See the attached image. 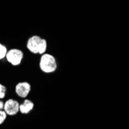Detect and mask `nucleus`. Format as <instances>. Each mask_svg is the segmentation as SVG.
I'll use <instances>...</instances> for the list:
<instances>
[{"mask_svg": "<svg viewBox=\"0 0 129 129\" xmlns=\"http://www.w3.org/2000/svg\"><path fill=\"white\" fill-rule=\"evenodd\" d=\"M26 49L33 54L43 55L48 49V43L46 39L38 35H33L28 38L26 43Z\"/></svg>", "mask_w": 129, "mask_h": 129, "instance_id": "obj_1", "label": "nucleus"}, {"mask_svg": "<svg viewBox=\"0 0 129 129\" xmlns=\"http://www.w3.org/2000/svg\"><path fill=\"white\" fill-rule=\"evenodd\" d=\"M39 65L40 70L46 74L53 73L57 68L56 58L52 54L47 53L41 55Z\"/></svg>", "mask_w": 129, "mask_h": 129, "instance_id": "obj_2", "label": "nucleus"}, {"mask_svg": "<svg viewBox=\"0 0 129 129\" xmlns=\"http://www.w3.org/2000/svg\"><path fill=\"white\" fill-rule=\"evenodd\" d=\"M23 56H24V54H23V52L21 50L13 48L8 50L6 59L13 66H18L21 63Z\"/></svg>", "mask_w": 129, "mask_h": 129, "instance_id": "obj_3", "label": "nucleus"}, {"mask_svg": "<svg viewBox=\"0 0 129 129\" xmlns=\"http://www.w3.org/2000/svg\"><path fill=\"white\" fill-rule=\"evenodd\" d=\"M4 111L7 115H16L19 111V104L17 101L13 99H9L4 104Z\"/></svg>", "mask_w": 129, "mask_h": 129, "instance_id": "obj_4", "label": "nucleus"}, {"mask_svg": "<svg viewBox=\"0 0 129 129\" xmlns=\"http://www.w3.org/2000/svg\"><path fill=\"white\" fill-rule=\"evenodd\" d=\"M16 94L22 98H25L28 96L31 90V85L28 82H19L16 86Z\"/></svg>", "mask_w": 129, "mask_h": 129, "instance_id": "obj_5", "label": "nucleus"}, {"mask_svg": "<svg viewBox=\"0 0 129 129\" xmlns=\"http://www.w3.org/2000/svg\"><path fill=\"white\" fill-rule=\"evenodd\" d=\"M34 107V104L30 100H25L22 104H19V111L22 114H28L29 113Z\"/></svg>", "mask_w": 129, "mask_h": 129, "instance_id": "obj_6", "label": "nucleus"}, {"mask_svg": "<svg viewBox=\"0 0 129 129\" xmlns=\"http://www.w3.org/2000/svg\"><path fill=\"white\" fill-rule=\"evenodd\" d=\"M7 52H8V49L6 47V46H5L2 43H0V60L5 59Z\"/></svg>", "mask_w": 129, "mask_h": 129, "instance_id": "obj_7", "label": "nucleus"}, {"mask_svg": "<svg viewBox=\"0 0 129 129\" xmlns=\"http://www.w3.org/2000/svg\"><path fill=\"white\" fill-rule=\"evenodd\" d=\"M6 87L0 84V99H3L5 98L6 96Z\"/></svg>", "mask_w": 129, "mask_h": 129, "instance_id": "obj_8", "label": "nucleus"}, {"mask_svg": "<svg viewBox=\"0 0 129 129\" xmlns=\"http://www.w3.org/2000/svg\"><path fill=\"white\" fill-rule=\"evenodd\" d=\"M7 114L4 110H0V124H2L6 119Z\"/></svg>", "mask_w": 129, "mask_h": 129, "instance_id": "obj_9", "label": "nucleus"}, {"mask_svg": "<svg viewBox=\"0 0 129 129\" xmlns=\"http://www.w3.org/2000/svg\"><path fill=\"white\" fill-rule=\"evenodd\" d=\"M4 104L2 101H0V110H3L4 108Z\"/></svg>", "mask_w": 129, "mask_h": 129, "instance_id": "obj_10", "label": "nucleus"}]
</instances>
